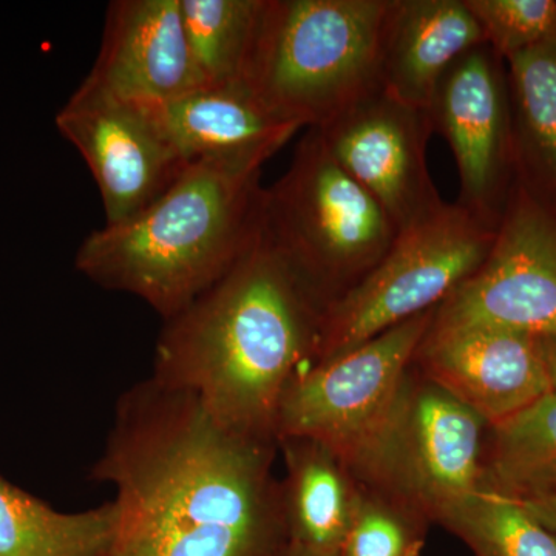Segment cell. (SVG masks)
<instances>
[{
  "mask_svg": "<svg viewBox=\"0 0 556 556\" xmlns=\"http://www.w3.org/2000/svg\"><path fill=\"white\" fill-rule=\"evenodd\" d=\"M412 367L489 426L554 391L540 339L510 329L430 327Z\"/></svg>",
  "mask_w": 556,
  "mask_h": 556,
  "instance_id": "obj_13",
  "label": "cell"
},
{
  "mask_svg": "<svg viewBox=\"0 0 556 556\" xmlns=\"http://www.w3.org/2000/svg\"><path fill=\"white\" fill-rule=\"evenodd\" d=\"M56 127L89 166L108 226L152 206L189 166L167 137L156 104L79 86L58 113Z\"/></svg>",
  "mask_w": 556,
  "mask_h": 556,
  "instance_id": "obj_10",
  "label": "cell"
},
{
  "mask_svg": "<svg viewBox=\"0 0 556 556\" xmlns=\"http://www.w3.org/2000/svg\"><path fill=\"white\" fill-rule=\"evenodd\" d=\"M265 0H181L193 65L204 87L244 86Z\"/></svg>",
  "mask_w": 556,
  "mask_h": 556,
  "instance_id": "obj_21",
  "label": "cell"
},
{
  "mask_svg": "<svg viewBox=\"0 0 556 556\" xmlns=\"http://www.w3.org/2000/svg\"><path fill=\"white\" fill-rule=\"evenodd\" d=\"M506 64L517 185L556 211V38Z\"/></svg>",
  "mask_w": 556,
  "mask_h": 556,
  "instance_id": "obj_18",
  "label": "cell"
},
{
  "mask_svg": "<svg viewBox=\"0 0 556 556\" xmlns=\"http://www.w3.org/2000/svg\"><path fill=\"white\" fill-rule=\"evenodd\" d=\"M489 427L412 367L386 434L358 481L397 492L438 525L453 507L481 492Z\"/></svg>",
  "mask_w": 556,
  "mask_h": 556,
  "instance_id": "obj_8",
  "label": "cell"
},
{
  "mask_svg": "<svg viewBox=\"0 0 556 556\" xmlns=\"http://www.w3.org/2000/svg\"><path fill=\"white\" fill-rule=\"evenodd\" d=\"M503 58L482 43L450 67L428 105L433 131L447 139L459 174L457 204L497 229L515 169L510 98Z\"/></svg>",
  "mask_w": 556,
  "mask_h": 556,
  "instance_id": "obj_11",
  "label": "cell"
},
{
  "mask_svg": "<svg viewBox=\"0 0 556 556\" xmlns=\"http://www.w3.org/2000/svg\"><path fill=\"white\" fill-rule=\"evenodd\" d=\"M482 490L530 500L556 493V391L489 427Z\"/></svg>",
  "mask_w": 556,
  "mask_h": 556,
  "instance_id": "obj_20",
  "label": "cell"
},
{
  "mask_svg": "<svg viewBox=\"0 0 556 556\" xmlns=\"http://www.w3.org/2000/svg\"><path fill=\"white\" fill-rule=\"evenodd\" d=\"M391 0H265L244 87L277 118L327 126L380 89Z\"/></svg>",
  "mask_w": 556,
  "mask_h": 556,
  "instance_id": "obj_4",
  "label": "cell"
},
{
  "mask_svg": "<svg viewBox=\"0 0 556 556\" xmlns=\"http://www.w3.org/2000/svg\"><path fill=\"white\" fill-rule=\"evenodd\" d=\"M430 518L397 492L362 482L338 556H420Z\"/></svg>",
  "mask_w": 556,
  "mask_h": 556,
  "instance_id": "obj_23",
  "label": "cell"
},
{
  "mask_svg": "<svg viewBox=\"0 0 556 556\" xmlns=\"http://www.w3.org/2000/svg\"><path fill=\"white\" fill-rule=\"evenodd\" d=\"M538 339H540L541 350H543L544 358H546L548 372H551L552 383H554V390L556 391V336Z\"/></svg>",
  "mask_w": 556,
  "mask_h": 556,
  "instance_id": "obj_26",
  "label": "cell"
},
{
  "mask_svg": "<svg viewBox=\"0 0 556 556\" xmlns=\"http://www.w3.org/2000/svg\"><path fill=\"white\" fill-rule=\"evenodd\" d=\"M486 46L508 58L556 38V0H466Z\"/></svg>",
  "mask_w": 556,
  "mask_h": 556,
  "instance_id": "obj_24",
  "label": "cell"
},
{
  "mask_svg": "<svg viewBox=\"0 0 556 556\" xmlns=\"http://www.w3.org/2000/svg\"><path fill=\"white\" fill-rule=\"evenodd\" d=\"M265 190L262 169L197 161L137 217L87 236L75 268L98 287L141 299L169 320L257 243Z\"/></svg>",
  "mask_w": 556,
  "mask_h": 556,
  "instance_id": "obj_3",
  "label": "cell"
},
{
  "mask_svg": "<svg viewBox=\"0 0 556 556\" xmlns=\"http://www.w3.org/2000/svg\"><path fill=\"white\" fill-rule=\"evenodd\" d=\"M485 43L466 0H391L380 56V87L428 110L457 60Z\"/></svg>",
  "mask_w": 556,
  "mask_h": 556,
  "instance_id": "obj_16",
  "label": "cell"
},
{
  "mask_svg": "<svg viewBox=\"0 0 556 556\" xmlns=\"http://www.w3.org/2000/svg\"><path fill=\"white\" fill-rule=\"evenodd\" d=\"M439 526L475 556H556V535L518 501L481 490L447 511Z\"/></svg>",
  "mask_w": 556,
  "mask_h": 556,
  "instance_id": "obj_22",
  "label": "cell"
},
{
  "mask_svg": "<svg viewBox=\"0 0 556 556\" xmlns=\"http://www.w3.org/2000/svg\"><path fill=\"white\" fill-rule=\"evenodd\" d=\"M278 453L285 464L280 496L289 548L338 556L361 481L331 448L314 439H278Z\"/></svg>",
  "mask_w": 556,
  "mask_h": 556,
  "instance_id": "obj_17",
  "label": "cell"
},
{
  "mask_svg": "<svg viewBox=\"0 0 556 556\" xmlns=\"http://www.w3.org/2000/svg\"><path fill=\"white\" fill-rule=\"evenodd\" d=\"M556 336V211L515 185L489 257L434 311L431 328Z\"/></svg>",
  "mask_w": 556,
  "mask_h": 556,
  "instance_id": "obj_9",
  "label": "cell"
},
{
  "mask_svg": "<svg viewBox=\"0 0 556 556\" xmlns=\"http://www.w3.org/2000/svg\"><path fill=\"white\" fill-rule=\"evenodd\" d=\"M526 507L548 530L556 535V493L546 496L530 497V500H515Z\"/></svg>",
  "mask_w": 556,
  "mask_h": 556,
  "instance_id": "obj_25",
  "label": "cell"
},
{
  "mask_svg": "<svg viewBox=\"0 0 556 556\" xmlns=\"http://www.w3.org/2000/svg\"><path fill=\"white\" fill-rule=\"evenodd\" d=\"M156 112L181 159L263 169L302 127L277 118L244 86L200 87Z\"/></svg>",
  "mask_w": 556,
  "mask_h": 556,
  "instance_id": "obj_15",
  "label": "cell"
},
{
  "mask_svg": "<svg viewBox=\"0 0 556 556\" xmlns=\"http://www.w3.org/2000/svg\"><path fill=\"white\" fill-rule=\"evenodd\" d=\"M317 130L332 159L378 201L399 232L444 207L427 166L433 134L427 110L380 87Z\"/></svg>",
  "mask_w": 556,
  "mask_h": 556,
  "instance_id": "obj_12",
  "label": "cell"
},
{
  "mask_svg": "<svg viewBox=\"0 0 556 556\" xmlns=\"http://www.w3.org/2000/svg\"><path fill=\"white\" fill-rule=\"evenodd\" d=\"M276 442L223 427L152 378L121 396L90 478L115 489L109 556H285Z\"/></svg>",
  "mask_w": 556,
  "mask_h": 556,
  "instance_id": "obj_1",
  "label": "cell"
},
{
  "mask_svg": "<svg viewBox=\"0 0 556 556\" xmlns=\"http://www.w3.org/2000/svg\"><path fill=\"white\" fill-rule=\"evenodd\" d=\"M262 236L327 309L379 265L399 229L308 129L265 190Z\"/></svg>",
  "mask_w": 556,
  "mask_h": 556,
  "instance_id": "obj_5",
  "label": "cell"
},
{
  "mask_svg": "<svg viewBox=\"0 0 556 556\" xmlns=\"http://www.w3.org/2000/svg\"><path fill=\"white\" fill-rule=\"evenodd\" d=\"M285 556H309V555H303L299 554V552L291 551V548H288L287 555Z\"/></svg>",
  "mask_w": 556,
  "mask_h": 556,
  "instance_id": "obj_27",
  "label": "cell"
},
{
  "mask_svg": "<svg viewBox=\"0 0 556 556\" xmlns=\"http://www.w3.org/2000/svg\"><path fill=\"white\" fill-rule=\"evenodd\" d=\"M495 237L496 229L457 203H445L433 217L401 230L379 265L325 309L313 364L438 308L481 268Z\"/></svg>",
  "mask_w": 556,
  "mask_h": 556,
  "instance_id": "obj_6",
  "label": "cell"
},
{
  "mask_svg": "<svg viewBox=\"0 0 556 556\" xmlns=\"http://www.w3.org/2000/svg\"><path fill=\"white\" fill-rule=\"evenodd\" d=\"M324 313L260 233L222 280L164 321L150 378L199 399L223 427L278 444L281 402L313 364Z\"/></svg>",
  "mask_w": 556,
  "mask_h": 556,
  "instance_id": "obj_2",
  "label": "cell"
},
{
  "mask_svg": "<svg viewBox=\"0 0 556 556\" xmlns=\"http://www.w3.org/2000/svg\"><path fill=\"white\" fill-rule=\"evenodd\" d=\"M80 86L144 104H164L204 87L190 54L181 0L110 3L100 53Z\"/></svg>",
  "mask_w": 556,
  "mask_h": 556,
  "instance_id": "obj_14",
  "label": "cell"
},
{
  "mask_svg": "<svg viewBox=\"0 0 556 556\" xmlns=\"http://www.w3.org/2000/svg\"><path fill=\"white\" fill-rule=\"evenodd\" d=\"M434 311L409 318L342 356L303 369L281 402L277 441L309 438L321 442L361 478L386 434Z\"/></svg>",
  "mask_w": 556,
  "mask_h": 556,
  "instance_id": "obj_7",
  "label": "cell"
},
{
  "mask_svg": "<svg viewBox=\"0 0 556 556\" xmlns=\"http://www.w3.org/2000/svg\"><path fill=\"white\" fill-rule=\"evenodd\" d=\"M116 504L62 514L0 477V556H109Z\"/></svg>",
  "mask_w": 556,
  "mask_h": 556,
  "instance_id": "obj_19",
  "label": "cell"
}]
</instances>
